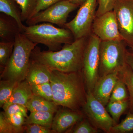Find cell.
<instances>
[{
  "instance_id": "5",
  "label": "cell",
  "mask_w": 133,
  "mask_h": 133,
  "mask_svg": "<svg viewBox=\"0 0 133 133\" xmlns=\"http://www.w3.org/2000/svg\"><path fill=\"white\" fill-rule=\"evenodd\" d=\"M126 44L124 41H101L99 77L118 72L127 64Z\"/></svg>"
},
{
  "instance_id": "16",
  "label": "cell",
  "mask_w": 133,
  "mask_h": 133,
  "mask_svg": "<svg viewBox=\"0 0 133 133\" xmlns=\"http://www.w3.org/2000/svg\"><path fill=\"white\" fill-rule=\"evenodd\" d=\"M21 33L18 23L14 18L1 13L0 15V37L2 41H15L17 35Z\"/></svg>"
},
{
  "instance_id": "14",
  "label": "cell",
  "mask_w": 133,
  "mask_h": 133,
  "mask_svg": "<svg viewBox=\"0 0 133 133\" xmlns=\"http://www.w3.org/2000/svg\"><path fill=\"white\" fill-rule=\"evenodd\" d=\"M52 70L44 65L30 59L26 79L30 85L50 82Z\"/></svg>"
},
{
  "instance_id": "35",
  "label": "cell",
  "mask_w": 133,
  "mask_h": 133,
  "mask_svg": "<svg viewBox=\"0 0 133 133\" xmlns=\"http://www.w3.org/2000/svg\"><path fill=\"white\" fill-rule=\"evenodd\" d=\"M126 63L133 71V51L127 50L126 55Z\"/></svg>"
},
{
  "instance_id": "17",
  "label": "cell",
  "mask_w": 133,
  "mask_h": 133,
  "mask_svg": "<svg viewBox=\"0 0 133 133\" xmlns=\"http://www.w3.org/2000/svg\"><path fill=\"white\" fill-rule=\"evenodd\" d=\"M0 12L14 18L23 33L25 26L23 24L21 10L15 0H0Z\"/></svg>"
},
{
  "instance_id": "1",
  "label": "cell",
  "mask_w": 133,
  "mask_h": 133,
  "mask_svg": "<svg viewBox=\"0 0 133 133\" xmlns=\"http://www.w3.org/2000/svg\"><path fill=\"white\" fill-rule=\"evenodd\" d=\"M50 83L53 101L72 111H80L87 100V91L83 72L52 71Z\"/></svg>"
},
{
  "instance_id": "23",
  "label": "cell",
  "mask_w": 133,
  "mask_h": 133,
  "mask_svg": "<svg viewBox=\"0 0 133 133\" xmlns=\"http://www.w3.org/2000/svg\"><path fill=\"white\" fill-rule=\"evenodd\" d=\"M129 98V94L125 84L119 78L115 85L109 102L122 101L128 99Z\"/></svg>"
},
{
  "instance_id": "3",
  "label": "cell",
  "mask_w": 133,
  "mask_h": 133,
  "mask_svg": "<svg viewBox=\"0 0 133 133\" xmlns=\"http://www.w3.org/2000/svg\"><path fill=\"white\" fill-rule=\"evenodd\" d=\"M37 45L23 33L17 35L13 52L1 76L3 79L18 83L26 79L31 52Z\"/></svg>"
},
{
  "instance_id": "12",
  "label": "cell",
  "mask_w": 133,
  "mask_h": 133,
  "mask_svg": "<svg viewBox=\"0 0 133 133\" xmlns=\"http://www.w3.org/2000/svg\"><path fill=\"white\" fill-rule=\"evenodd\" d=\"M118 72L99 77L92 92L94 97L106 106L116 82L118 79Z\"/></svg>"
},
{
  "instance_id": "6",
  "label": "cell",
  "mask_w": 133,
  "mask_h": 133,
  "mask_svg": "<svg viewBox=\"0 0 133 133\" xmlns=\"http://www.w3.org/2000/svg\"><path fill=\"white\" fill-rule=\"evenodd\" d=\"M89 36L84 52L82 71L87 92H92L99 78L101 41L92 33Z\"/></svg>"
},
{
  "instance_id": "4",
  "label": "cell",
  "mask_w": 133,
  "mask_h": 133,
  "mask_svg": "<svg viewBox=\"0 0 133 133\" xmlns=\"http://www.w3.org/2000/svg\"><path fill=\"white\" fill-rule=\"evenodd\" d=\"M22 33L33 43L47 46L50 51L59 50L62 44L75 40L69 29L56 28L49 23L25 26Z\"/></svg>"
},
{
  "instance_id": "21",
  "label": "cell",
  "mask_w": 133,
  "mask_h": 133,
  "mask_svg": "<svg viewBox=\"0 0 133 133\" xmlns=\"http://www.w3.org/2000/svg\"><path fill=\"white\" fill-rule=\"evenodd\" d=\"M107 111L110 114L115 124L118 123L121 116L129 109V100L109 102L106 106Z\"/></svg>"
},
{
  "instance_id": "36",
  "label": "cell",
  "mask_w": 133,
  "mask_h": 133,
  "mask_svg": "<svg viewBox=\"0 0 133 133\" xmlns=\"http://www.w3.org/2000/svg\"><path fill=\"white\" fill-rule=\"evenodd\" d=\"M86 0H69L71 2L75 5L80 6L84 3Z\"/></svg>"
},
{
  "instance_id": "34",
  "label": "cell",
  "mask_w": 133,
  "mask_h": 133,
  "mask_svg": "<svg viewBox=\"0 0 133 133\" xmlns=\"http://www.w3.org/2000/svg\"><path fill=\"white\" fill-rule=\"evenodd\" d=\"M62 1L63 0H36L35 8L30 18L38 14V12L44 10L50 6Z\"/></svg>"
},
{
  "instance_id": "10",
  "label": "cell",
  "mask_w": 133,
  "mask_h": 133,
  "mask_svg": "<svg viewBox=\"0 0 133 133\" xmlns=\"http://www.w3.org/2000/svg\"><path fill=\"white\" fill-rule=\"evenodd\" d=\"M113 10L123 40L133 48V0H116Z\"/></svg>"
},
{
  "instance_id": "19",
  "label": "cell",
  "mask_w": 133,
  "mask_h": 133,
  "mask_svg": "<svg viewBox=\"0 0 133 133\" xmlns=\"http://www.w3.org/2000/svg\"><path fill=\"white\" fill-rule=\"evenodd\" d=\"M54 113L50 112H31L27 118L25 125L36 124L51 128Z\"/></svg>"
},
{
  "instance_id": "18",
  "label": "cell",
  "mask_w": 133,
  "mask_h": 133,
  "mask_svg": "<svg viewBox=\"0 0 133 133\" xmlns=\"http://www.w3.org/2000/svg\"><path fill=\"white\" fill-rule=\"evenodd\" d=\"M30 112L35 111L50 112H56L57 105L53 102L33 95L26 105Z\"/></svg>"
},
{
  "instance_id": "30",
  "label": "cell",
  "mask_w": 133,
  "mask_h": 133,
  "mask_svg": "<svg viewBox=\"0 0 133 133\" xmlns=\"http://www.w3.org/2000/svg\"><path fill=\"white\" fill-rule=\"evenodd\" d=\"M28 110L26 106L23 105L14 104L10 105L4 112L6 115L19 114L27 118L28 116L27 114Z\"/></svg>"
},
{
  "instance_id": "25",
  "label": "cell",
  "mask_w": 133,
  "mask_h": 133,
  "mask_svg": "<svg viewBox=\"0 0 133 133\" xmlns=\"http://www.w3.org/2000/svg\"><path fill=\"white\" fill-rule=\"evenodd\" d=\"M15 41L0 43V64L5 68L11 57L14 46Z\"/></svg>"
},
{
  "instance_id": "11",
  "label": "cell",
  "mask_w": 133,
  "mask_h": 133,
  "mask_svg": "<svg viewBox=\"0 0 133 133\" xmlns=\"http://www.w3.org/2000/svg\"><path fill=\"white\" fill-rule=\"evenodd\" d=\"M91 32L101 41H124L113 10L95 17Z\"/></svg>"
},
{
  "instance_id": "2",
  "label": "cell",
  "mask_w": 133,
  "mask_h": 133,
  "mask_svg": "<svg viewBox=\"0 0 133 133\" xmlns=\"http://www.w3.org/2000/svg\"><path fill=\"white\" fill-rule=\"evenodd\" d=\"M87 37L76 39L56 51L41 50L36 46L31 52V59L44 65L51 70L64 72L81 71Z\"/></svg>"
},
{
  "instance_id": "32",
  "label": "cell",
  "mask_w": 133,
  "mask_h": 133,
  "mask_svg": "<svg viewBox=\"0 0 133 133\" xmlns=\"http://www.w3.org/2000/svg\"><path fill=\"white\" fill-rule=\"evenodd\" d=\"M0 133H17L14 128L8 120L4 112L0 113Z\"/></svg>"
},
{
  "instance_id": "8",
  "label": "cell",
  "mask_w": 133,
  "mask_h": 133,
  "mask_svg": "<svg viewBox=\"0 0 133 133\" xmlns=\"http://www.w3.org/2000/svg\"><path fill=\"white\" fill-rule=\"evenodd\" d=\"M79 6L69 0H63L38 12L26 21V23L30 26L46 22L64 27L69 14Z\"/></svg>"
},
{
  "instance_id": "20",
  "label": "cell",
  "mask_w": 133,
  "mask_h": 133,
  "mask_svg": "<svg viewBox=\"0 0 133 133\" xmlns=\"http://www.w3.org/2000/svg\"><path fill=\"white\" fill-rule=\"evenodd\" d=\"M119 78L125 84L129 94V112L133 113V71L126 64L118 72Z\"/></svg>"
},
{
  "instance_id": "27",
  "label": "cell",
  "mask_w": 133,
  "mask_h": 133,
  "mask_svg": "<svg viewBox=\"0 0 133 133\" xmlns=\"http://www.w3.org/2000/svg\"><path fill=\"white\" fill-rule=\"evenodd\" d=\"M133 131V113L129 112L126 118L119 124L113 127L111 133H126Z\"/></svg>"
},
{
  "instance_id": "29",
  "label": "cell",
  "mask_w": 133,
  "mask_h": 133,
  "mask_svg": "<svg viewBox=\"0 0 133 133\" xmlns=\"http://www.w3.org/2000/svg\"><path fill=\"white\" fill-rule=\"evenodd\" d=\"M5 115L10 123L14 128L17 133H23L25 132L24 125L26 118L24 116L19 114L9 115Z\"/></svg>"
},
{
  "instance_id": "9",
  "label": "cell",
  "mask_w": 133,
  "mask_h": 133,
  "mask_svg": "<svg viewBox=\"0 0 133 133\" xmlns=\"http://www.w3.org/2000/svg\"><path fill=\"white\" fill-rule=\"evenodd\" d=\"M105 107L94 97L92 92H87L86 102L83 108L85 115L96 128L110 133L116 124Z\"/></svg>"
},
{
  "instance_id": "13",
  "label": "cell",
  "mask_w": 133,
  "mask_h": 133,
  "mask_svg": "<svg viewBox=\"0 0 133 133\" xmlns=\"http://www.w3.org/2000/svg\"><path fill=\"white\" fill-rule=\"evenodd\" d=\"M84 115L81 111L72 110H59L53 118L51 129L54 133L64 132L84 118Z\"/></svg>"
},
{
  "instance_id": "15",
  "label": "cell",
  "mask_w": 133,
  "mask_h": 133,
  "mask_svg": "<svg viewBox=\"0 0 133 133\" xmlns=\"http://www.w3.org/2000/svg\"><path fill=\"white\" fill-rule=\"evenodd\" d=\"M33 95L31 86L25 79L19 83L17 85L9 99L2 107V108L5 111L10 105L14 104L26 106Z\"/></svg>"
},
{
  "instance_id": "31",
  "label": "cell",
  "mask_w": 133,
  "mask_h": 133,
  "mask_svg": "<svg viewBox=\"0 0 133 133\" xmlns=\"http://www.w3.org/2000/svg\"><path fill=\"white\" fill-rule=\"evenodd\" d=\"M116 0H98V6L96 16L101 15L106 12L113 10Z\"/></svg>"
},
{
  "instance_id": "33",
  "label": "cell",
  "mask_w": 133,
  "mask_h": 133,
  "mask_svg": "<svg viewBox=\"0 0 133 133\" xmlns=\"http://www.w3.org/2000/svg\"><path fill=\"white\" fill-rule=\"evenodd\" d=\"M24 130L27 133H54L51 128L36 124L24 125Z\"/></svg>"
},
{
  "instance_id": "24",
  "label": "cell",
  "mask_w": 133,
  "mask_h": 133,
  "mask_svg": "<svg viewBox=\"0 0 133 133\" xmlns=\"http://www.w3.org/2000/svg\"><path fill=\"white\" fill-rule=\"evenodd\" d=\"M30 86L33 95L53 101L52 88L50 82Z\"/></svg>"
},
{
  "instance_id": "7",
  "label": "cell",
  "mask_w": 133,
  "mask_h": 133,
  "mask_svg": "<svg viewBox=\"0 0 133 133\" xmlns=\"http://www.w3.org/2000/svg\"><path fill=\"white\" fill-rule=\"evenodd\" d=\"M97 0H86L78 11L74 18L65 24L71 31L75 40L87 37L90 35L94 21L96 17Z\"/></svg>"
},
{
  "instance_id": "26",
  "label": "cell",
  "mask_w": 133,
  "mask_h": 133,
  "mask_svg": "<svg viewBox=\"0 0 133 133\" xmlns=\"http://www.w3.org/2000/svg\"><path fill=\"white\" fill-rule=\"evenodd\" d=\"M21 10L22 21H27L30 18L36 4V0H15Z\"/></svg>"
},
{
  "instance_id": "37",
  "label": "cell",
  "mask_w": 133,
  "mask_h": 133,
  "mask_svg": "<svg viewBox=\"0 0 133 133\" xmlns=\"http://www.w3.org/2000/svg\"><path fill=\"white\" fill-rule=\"evenodd\" d=\"M131 49L133 51V48H131Z\"/></svg>"
},
{
  "instance_id": "22",
  "label": "cell",
  "mask_w": 133,
  "mask_h": 133,
  "mask_svg": "<svg viewBox=\"0 0 133 133\" xmlns=\"http://www.w3.org/2000/svg\"><path fill=\"white\" fill-rule=\"evenodd\" d=\"M19 83L3 79L0 82V107H2L8 100L15 88Z\"/></svg>"
},
{
  "instance_id": "28",
  "label": "cell",
  "mask_w": 133,
  "mask_h": 133,
  "mask_svg": "<svg viewBox=\"0 0 133 133\" xmlns=\"http://www.w3.org/2000/svg\"><path fill=\"white\" fill-rule=\"evenodd\" d=\"M69 133H96L98 132V129L95 128L88 120L83 118L77 123L74 128L69 131Z\"/></svg>"
}]
</instances>
